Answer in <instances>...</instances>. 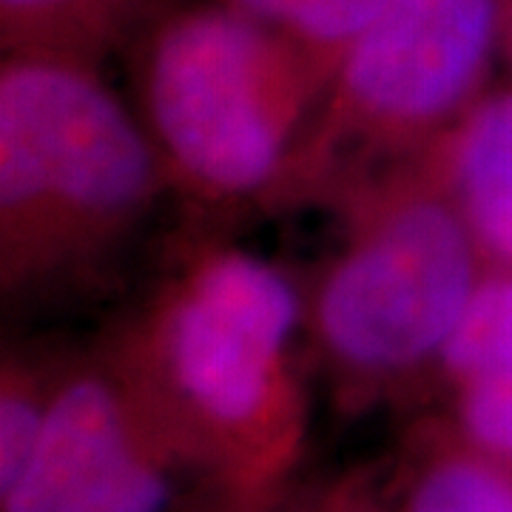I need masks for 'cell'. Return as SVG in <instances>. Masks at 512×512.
I'll return each mask as SVG.
<instances>
[{"label": "cell", "instance_id": "1", "mask_svg": "<svg viewBox=\"0 0 512 512\" xmlns=\"http://www.w3.org/2000/svg\"><path fill=\"white\" fill-rule=\"evenodd\" d=\"M305 291L222 239L177 256L103 353L225 504L285 490L308 436Z\"/></svg>", "mask_w": 512, "mask_h": 512}, {"label": "cell", "instance_id": "2", "mask_svg": "<svg viewBox=\"0 0 512 512\" xmlns=\"http://www.w3.org/2000/svg\"><path fill=\"white\" fill-rule=\"evenodd\" d=\"M146 126L97 60L3 52L0 282L6 296L106 262L168 194Z\"/></svg>", "mask_w": 512, "mask_h": 512}, {"label": "cell", "instance_id": "3", "mask_svg": "<svg viewBox=\"0 0 512 512\" xmlns=\"http://www.w3.org/2000/svg\"><path fill=\"white\" fill-rule=\"evenodd\" d=\"M134 109L168 188L231 211L279 202L328 74L225 0L168 6L140 29Z\"/></svg>", "mask_w": 512, "mask_h": 512}, {"label": "cell", "instance_id": "4", "mask_svg": "<svg viewBox=\"0 0 512 512\" xmlns=\"http://www.w3.org/2000/svg\"><path fill=\"white\" fill-rule=\"evenodd\" d=\"M336 200L345 234L305 291V339L350 404L373 402L433 379L490 265L419 160Z\"/></svg>", "mask_w": 512, "mask_h": 512}, {"label": "cell", "instance_id": "5", "mask_svg": "<svg viewBox=\"0 0 512 512\" xmlns=\"http://www.w3.org/2000/svg\"><path fill=\"white\" fill-rule=\"evenodd\" d=\"M498 55L501 0H387L330 74L279 202L419 160L493 86Z\"/></svg>", "mask_w": 512, "mask_h": 512}, {"label": "cell", "instance_id": "6", "mask_svg": "<svg viewBox=\"0 0 512 512\" xmlns=\"http://www.w3.org/2000/svg\"><path fill=\"white\" fill-rule=\"evenodd\" d=\"M188 473L106 356L55 370L43 427L0 512H171Z\"/></svg>", "mask_w": 512, "mask_h": 512}, {"label": "cell", "instance_id": "7", "mask_svg": "<svg viewBox=\"0 0 512 512\" xmlns=\"http://www.w3.org/2000/svg\"><path fill=\"white\" fill-rule=\"evenodd\" d=\"M490 268L512 271V83H493L419 157Z\"/></svg>", "mask_w": 512, "mask_h": 512}, {"label": "cell", "instance_id": "8", "mask_svg": "<svg viewBox=\"0 0 512 512\" xmlns=\"http://www.w3.org/2000/svg\"><path fill=\"white\" fill-rule=\"evenodd\" d=\"M384 490L393 512H512V467L433 421L413 436Z\"/></svg>", "mask_w": 512, "mask_h": 512}, {"label": "cell", "instance_id": "9", "mask_svg": "<svg viewBox=\"0 0 512 512\" xmlns=\"http://www.w3.org/2000/svg\"><path fill=\"white\" fill-rule=\"evenodd\" d=\"M165 0H0L3 52H57L97 60L140 32Z\"/></svg>", "mask_w": 512, "mask_h": 512}, {"label": "cell", "instance_id": "10", "mask_svg": "<svg viewBox=\"0 0 512 512\" xmlns=\"http://www.w3.org/2000/svg\"><path fill=\"white\" fill-rule=\"evenodd\" d=\"M245 18L285 37L322 74L336 63L382 12L387 0H225Z\"/></svg>", "mask_w": 512, "mask_h": 512}, {"label": "cell", "instance_id": "11", "mask_svg": "<svg viewBox=\"0 0 512 512\" xmlns=\"http://www.w3.org/2000/svg\"><path fill=\"white\" fill-rule=\"evenodd\" d=\"M55 370L35 365L20 353L3 356L0 376V493L23 473L43 427Z\"/></svg>", "mask_w": 512, "mask_h": 512}, {"label": "cell", "instance_id": "12", "mask_svg": "<svg viewBox=\"0 0 512 512\" xmlns=\"http://www.w3.org/2000/svg\"><path fill=\"white\" fill-rule=\"evenodd\" d=\"M319 512H393L387 490L370 476H348L319 495Z\"/></svg>", "mask_w": 512, "mask_h": 512}, {"label": "cell", "instance_id": "13", "mask_svg": "<svg viewBox=\"0 0 512 512\" xmlns=\"http://www.w3.org/2000/svg\"><path fill=\"white\" fill-rule=\"evenodd\" d=\"M217 512H319V495H308L302 498H291L285 490L259 498V501H248V504H225Z\"/></svg>", "mask_w": 512, "mask_h": 512}, {"label": "cell", "instance_id": "14", "mask_svg": "<svg viewBox=\"0 0 512 512\" xmlns=\"http://www.w3.org/2000/svg\"><path fill=\"white\" fill-rule=\"evenodd\" d=\"M501 9H504V55L512 63V0H501Z\"/></svg>", "mask_w": 512, "mask_h": 512}]
</instances>
